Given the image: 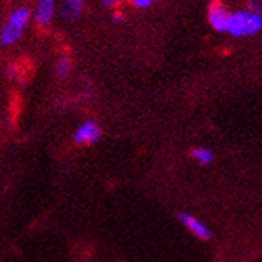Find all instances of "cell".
<instances>
[{
    "label": "cell",
    "instance_id": "obj_6",
    "mask_svg": "<svg viewBox=\"0 0 262 262\" xmlns=\"http://www.w3.org/2000/svg\"><path fill=\"white\" fill-rule=\"evenodd\" d=\"M101 139V129L94 119H87L84 121L81 126H79L73 135V140L76 145H94Z\"/></svg>",
    "mask_w": 262,
    "mask_h": 262
},
{
    "label": "cell",
    "instance_id": "obj_2",
    "mask_svg": "<svg viewBox=\"0 0 262 262\" xmlns=\"http://www.w3.org/2000/svg\"><path fill=\"white\" fill-rule=\"evenodd\" d=\"M262 31V15L253 10H240L230 15L227 32L233 37H251Z\"/></svg>",
    "mask_w": 262,
    "mask_h": 262
},
{
    "label": "cell",
    "instance_id": "obj_1",
    "mask_svg": "<svg viewBox=\"0 0 262 262\" xmlns=\"http://www.w3.org/2000/svg\"><path fill=\"white\" fill-rule=\"evenodd\" d=\"M32 19V10L29 7H16L5 19L2 29H0V45L11 47L19 42L23 34L26 32L29 23Z\"/></svg>",
    "mask_w": 262,
    "mask_h": 262
},
{
    "label": "cell",
    "instance_id": "obj_7",
    "mask_svg": "<svg viewBox=\"0 0 262 262\" xmlns=\"http://www.w3.org/2000/svg\"><path fill=\"white\" fill-rule=\"evenodd\" d=\"M84 8H85V0H60L58 13L61 19L73 23L84 13Z\"/></svg>",
    "mask_w": 262,
    "mask_h": 262
},
{
    "label": "cell",
    "instance_id": "obj_10",
    "mask_svg": "<svg viewBox=\"0 0 262 262\" xmlns=\"http://www.w3.org/2000/svg\"><path fill=\"white\" fill-rule=\"evenodd\" d=\"M155 0H130V4L135 7V8H139V10H145L148 7H151L153 5Z\"/></svg>",
    "mask_w": 262,
    "mask_h": 262
},
{
    "label": "cell",
    "instance_id": "obj_12",
    "mask_svg": "<svg viewBox=\"0 0 262 262\" xmlns=\"http://www.w3.org/2000/svg\"><path fill=\"white\" fill-rule=\"evenodd\" d=\"M10 79H18L19 77V71H18V66L16 64H10L8 66V71H7Z\"/></svg>",
    "mask_w": 262,
    "mask_h": 262
},
{
    "label": "cell",
    "instance_id": "obj_4",
    "mask_svg": "<svg viewBox=\"0 0 262 262\" xmlns=\"http://www.w3.org/2000/svg\"><path fill=\"white\" fill-rule=\"evenodd\" d=\"M177 219L180 221V224L185 227V229L195 235L198 240H203V242H208L212 238V230L209 227L204 224L203 221L196 219L195 215H191L190 212H185V211H180L177 212Z\"/></svg>",
    "mask_w": 262,
    "mask_h": 262
},
{
    "label": "cell",
    "instance_id": "obj_3",
    "mask_svg": "<svg viewBox=\"0 0 262 262\" xmlns=\"http://www.w3.org/2000/svg\"><path fill=\"white\" fill-rule=\"evenodd\" d=\"M56 15H58V0H36V5L32 10L34 23L45 29L52 26Z\"/></svg>",
    "mask_w": 262,
    "mask_h": 262
},
{
    "label": "cell",
    "instance_id": "obj_11",
    "mask_svg": "<svg viewBox=\"0 0 262 262\" xmlns=\"http://www.w3.org/2000/svg\"><path fill=\"white\" fill-rule=\"evenodd\" d=\"M249 10L262 15V0H249Z\"/></svg>",
    "mask_w": 262,
    "mask_h": 262
},
{
    "label": "cell",
    "instance_id": "obj_8",
    "mask_svg": "<svg viewBox=\"0 0 262 262\" xmlns=\"http://www.w3.org/2000/svg\"><path fill=\"white\" fill-rule=\"evenodd\" d=\"M190 156L195 159L196 163L206 166V164H211L215 158V153L211 150V148H206V146H198V148H193L190 151Z\"/></svg>",
    "mask_w": 262,
    "mask_h": 262
},
{
    "label": "cell",
    "instance_id": "obj_9",
    "mask_svg": "<svg viewBox=\"0 0 262 262\" xmlns=\"http://www.w3.org/2000/svg\"><path fill=\"white\" fill-rule=\"evenodd\" d=\"M71 68H73V61H71L70 56L61 55L58 58V61H56V64H55V71H56V74H58V77L66 79L71 73Z\"/></svg>",
    "mask_w": 262,
    "mask_h": 262
},
{
    "label": "cell",
    "instance_id": "obj_5",
    "mask_svg": "<svg viewBox=\"0 0 262 262\" xmlns=\"http://www.w3.org/2000/svg\"><path fill=\"white\" fill-rule=\"evenodd\" d=\"M230 15H232L230 10L227 8L221 0H214L208 8V21H209L211 28L217 32H227Z\"/></svg>",
    "mask_w": 262,
    "mask_h": 262
},
{
    "label": "cell",
    "instance_id": "obj_13",
    "mask_svg": "<svg viewBox=\"0 0 262 262\" xmlns=\"http://www.w3.org/2000/svg\"><path fill=\"white\" fill-rule=\"evenodd\" d=\"M122 2H124V0H103V4L108 5V7H115V5H119Z\"/></svg>",
    "mask_w": 262,
    "mask_h": 262
}]
</instances>
